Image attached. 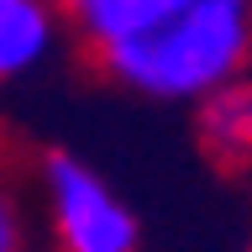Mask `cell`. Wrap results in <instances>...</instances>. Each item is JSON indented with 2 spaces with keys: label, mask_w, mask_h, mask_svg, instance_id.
<instances>
[{
  "label": "cell",
  "mask_w": 252,
  "mask_h": 252,
  "mask_svg": "<svg viewBox=\"0 0 252 252\" xmlns=\"http://www.w3.org/2000/svg\"><path fill=\"white\" fill-rule=\"evenodd\" d=\"M63 21L116 84L147 100L205 105L252 63V0H74Z\"/></svg>",
  "instance_id": "cell-1"
},
{
  "label": "cell",
  "mask_w": 252,
  "mask_h": 252,
  "mask_svg": "<svg viewBox=\"0 0 252 252\" xmlns=\"http://www.w3.org/2000/svg\"><path fill=\"white\" fill-rule=\"evenodd\" d=\"M37 189H42L58 252H137L142 247V226L131 216V205L84 158L63 153V147L42 153L37 158Z\"/></svg>",
  "instance_id": "cell-2"
},
{
  "label": "cell",
  "mask_w": 252,
  "mask_h": 252,
  "mask_svg": "<svg viewBox=\"0 0 252 252\" xmlns=\"http://www.w3.org/2000/svg\"><path fill=\"white\" fill-rule=\"evenodd\" d=\"M63 37V11L42 0H0V84L32 74Z\"/></svg>",
  "instance_id": "cell-3"
},
{
  "label": "cell",
  "mask_w": 252,
  "mask_h": 252,
  "mask_svg": "<svg viewBox=\"0 0 252 252\" xmlns=\"http://www.w3.org/2000/svg\"><path fill=\"white\" fill-rule=\"evenodd\" d=\"M200 137L220 163H252V79H236L200 105Z\"/></svg>",
  "instance_id": "cell-4"
},
{
  "label": "cell",
  "mask_w": 252,
  "mask_h": 252,
  "mask_svg": "<svg viewBox=\"0 0 252 252\" xmlns=\"http://www.w3.org/2000/svg\"><path fill=\"white\" fill-rule=\"evenodd\" d=\"M0 252H32L27 200H21V184L5 168H0Z\"/></svg>",
  "instance_id": "cell-5"
},
{
  "label": "cell",
  "mask_w": 252,
  "mask_h": 252,
  "mask_svg": "<svg viewBox=\"0 0 252 252\" xmlns=\"http://www.w3.org/2000/svg\"><path fill=\"white\" fill-rule=\"evenodd\" d=\"M247 252H252V247H247Z\"/></svg>",
  "instance_id": "cell-6"
}]
</instances>
